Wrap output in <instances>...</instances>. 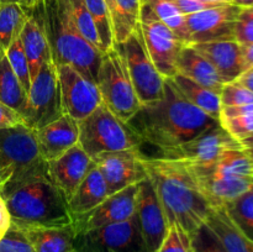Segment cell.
I'll return each mask as SVG.
<instances>
[{"label": "cell", "instance_id": "cell-19", "mask_svg": "<svg viewBox=\"0 0 253 252\" xmlns=\"http://www.w3.org/2000/svg\"><path fill=\"white\" fill-rule=\"evenodd\" d=\"M20 39L29 61L30 76L32 81L39 73L42 64L44 62L52 61L51 48L44 27L43 0H40L30 9L29 17L20 34Z\"/></svg>", "mask_w": 253, "mask_h": 252}, {"label": "cell", "instance_id": "cell-2", "mask_svg": "<svg viewBox=\"0 0 253 252\" xmlns=\"http://www.w3.org/2000/svg\"><path fill=\"white\" fill-rule=\"evenodd\" d=\"M0 195L6 204L11 225L17 227L73 224L66 197L49 178L48 162L46 167L10 178Z\"/></svg>", "mask_w": 253, "mask_h": 252}, {"label": "cell", "instance_id": "cell-23", "mask_svg": "<svg viewBox=\"0 0 253 252\" xmlns=\"http://www.w3.org/2000/svg\"><path fill=\"white\" fill-rule=\"evenodd\" d=\"M19 229L27 237L35 252H76L74 240L77 232L73 224L67 226H27Z\"/></svg>", "mask_w": 253, "mask_h": 252}, {"label": "cell", "instance_id": "cell-48", "mask_svg": "<svg viewBox=\"0 0 253 252\" xmlns=\"http://www.w3.org/2000/svg\"><path fill=\"white\" fill-rule=\"evenodd\" d=\"M232 5L239 7H250L253 6V0H230Z\"/></svg>", "mask_w": 253, "mask_h": 252}, {"label": "cell", "instance_id": "cell-16", "mask_svg": "<svg viewBox=\"0 0 253 252\" xmlns=\"http://www.w3.org/2000/svg\"><path fill=\"white\" fill-rule=\"evenodd\" d=\"M135 217L148 252H156L167 234L169 221L148 177L138 183Z\"/></svg>", "mask_w": 253, "mask_h": 252}, {"label": "cell", "instance_id": "cell-41", "mask_svg": "<svg viewBox=\"0 0 253 252\" xmlns=\"http://www.w3.org/2000/svg\"><path fill=\"white\" fill-rule=\"evenodd\" d=\"M19 125H25L24 116L19 111L0 101V130L15 127Z\"/></svg>", "mask_w": 253, "mask_h": 252}, {"label": "cell", "instance_id": "cell-8", "mask_svg": "<svg viewBox=\"0 0 253 252\" xmlns=\"http://www.w3.org/2000/svg\"><path fill=\"white\" fill-rule=\"evenodd\" d=\"M115 46L125 58L131 82L141 104L146 105L161 100L165 93L166 79L161 76L148 54L140 24L125 42L115 43Z\"/></svg>", "mask_w": 253, "mask_h": 252}, {"label": "cell", "instance_id": "cell-13", "mask_svg": "<svg viewBox=\"0 0 253 252\" xmlns=\"http://www.w3.org/2000/svg\"><path fill=\"white\" fill-rule=\"evenodd\" d=\"M145 156L141 148H132L103 153L93 158L105 179L109 195L130 185L138 184L141 180L147 178V172L143 165Z\"/></svg>", "mask_w": 253, "mask_h": 252}, {"label": "cell", "instance_id": "cell-5", "mask_svg": "<svg viewBox=\"0 0 253 252\" xmlns=\"http://www.w3.org/2000/svg\"><path fill=\"white\" fill-rule=\"evenodd\" d=\"M78 126L79 146L91 158L103 153L141 148L143 145L127 124L104 103L90 115L78 121Z\"/></svg>", "mask_w": 253, "mask_h": 252}, {"label": "cell", "instance_id": "cell-43", "mask_svg": "<svg viewBox=\"0 0 253 252\" xmlns=\"http://www.w3.org/2000/svg\"><path fill=\"white\" fill-rule=\"evenodd\" d=\"M12 173H14L12 166L0 155V192H1V189L4 188V185L9 182Z\"/></svg>", "mask_w": 253, "mask_h": 252}, {"label": "cell", "instance_id": "cell-49", "mask_svg": "<svg viewBox=\"0 0 253 252\" xmlns=\"http://www.w3.org/2000/svg\"><path fill=\"white\" fill-rule=\"evenodd\" d=\"M240 143H241V146L244 148H251V147H253V133H252V135L247 136V137L244 138V140L240 141Z\"/></svg>", "mask_w": 253, "mask_h": 252}, {"label": "cell", "instance_id": "cell-17", "mask_svg": "<svg viewBox=\"0 0 253 252\" xmlns=\"http://www.w3.org/2000/svg\"><path fill=\"white\" fill-rule=\"evenodd\" d=\"M138 184L130 185L125 189L106 197L103 203L73 220L76 232H85L108 225L126 221L135 215Z\"/></svg>", "mask_w": 253, "mask_h": 252}, {"label": "cell", "instance_id": "cell-14", "mask_svg": "<svg viewBox=\"0 0 253 252\" xmlns=\"http://www.w3.org/2000/svg\"><path fill=\"white\" fill-rule=\"evenodd\" d=\"M0 155L14 168L11 178L21 177L47 166L40 155L35 130L26 125L0 130Z\"/></svg>", "mask_w": 253, "mask_h": 252}, {"label": "cell", "instance_id": "cell-30", "mask_svg": "<svg viewBox=\"0 0 253 252\" xmlns=\"http://www.w3.org/2000/svg\"><path fill=\"white\" fill-rule=\"evenodd\" d=\"M219 123L237 141L253 133V104L221 108Z\"/></svg>", "mask_w": 253, "mask_h": 252}, {"label": "cell", "instance_id": "cell-25", "mask_svg": "<svg viewBox=\"0 0 253 252\" xmlns=\"http://www.w3.org/2000/svg\"><path fill=\"white\" fill-rule=\"evenodd\" d=\"M205 224L214 231L227 252H253V241L240 231L224 207L212 208Z\"/></svg>", "mask_w": 253, "mask_h": 252}, {"label": "cell", "instance_id": "cell-45", "mask_svg": "<svg viewBox=\"0 0 253 252\" xmlns=\"http://www.w3.org/2000/svg\"><path fill=\"white\" fill-rule=\"evenodd\" d=\"M236 82L253 93V67L252 68L246 69V71L236 79Z\"/></svg>", "mask_w": 253, "mask_h": 252}, {"label": "cell", "instance_id": "cell-44", "mask_svg": "<svg viewBox=\"0 0 253 252\" xmlns=\"http://www.w3.org/2000/svg\"><path fill=\"white\" fill-rule=\"evenodd\" d=\"M10 225H11V220H10L9 211H7L6 204H5L4 199L0 195V231L2 234L6 232V230L9 229Z\"/></svg>", "mask_w": 253, "mask_h": 252}, {"label": "cell", "instance_id": "cell-3", "mask_svg": "<svg viewBox=\"0 0 253 252\" xmlns=\"http://www.w3.org/2000/svg\"><path fill=\"white\" fill-rule=\"evenodd\" d=\"M143 165L169 224L179 225L193 236L207 222L212 207L189 170L179 162L146 156Z\"/></svg>", "mask_w": 253, "mask_h": 252}, {"label": "cell", "instance_id": "cell-1", "mask_svg": "<svg viewBox=\"0 0 253 252\" xmlns=\"http://www.w3.org/2000/svg\"><path fill=\"white\" fill-rule=\"evenodd\" d=\"M126 124L142 143L161 151L193 140L219 120L189 103L167 78L163 98L141 106Z\"/></svg>", "mask_w": 253, "mask_h": 252}, {"label": "cell", "instance_id": "cell-9", "mask_svg": "<svg viewBox=\"0 0 253 252\" xmlns=\"http://www.w3.org/2000/svg\"><path fill=\"white\" fill-rule=\"evenodd\" d=\"M138 24L146 48L157 71L165 79L173 78L177 74L178 56L187 43L163 24L145 2H141Z\"/></svg>", "mask_w": 253, "mask_h": 252}, {"label": "cell", "instance_id": "cell-27", "mask_svg": "<svg viewBox=\"0 0 253 252\" xmlns=\"http://www.w3.org/2000/svg\"><path fill=\"white\" fill-rule=\"evenodd\" d=\"M115 43H123L137 27L141 0H111L109 5Z\"/></svg>", "mask_w": 253, "mask_h": 252}, {"label": "cell", "instance_id": "cell-46", "mask_svg": "<svg viewBox=\"0 0 253 252\" xmlns=\"http://www.w3.org/2000/svg\"><path fill=\"white\" fill-rule=\"evenodd\" d=\"M242 49V57H244L245 66H246V69L252 68L253 67V43L250 44H244L241 46Z\"/></svg>", "mask_w": 253, "mask_h": 252}, {"label": "cell", "instance_id": "cell-4", "mask_svg": "<svg viewBox=\"0 0 253 252\" xmlns=\"http://www.w3.org/2000/svg\"><path fill=\"white\" fill-rule=\"evenodd\" d=\"M44 27L56 66L68 64L96 83L103 52L86 41L73 21L68 0H43Z\"/></svg>", "mask_w": 253, "mask_h": 252}, {"label": "cell", "instance_id": "cell-35", "mask_svg": "<svg viewBox=\"0 0 253 252\" xmlns=\"http://www.w3.org/2000/svg\"><path fill=\"white\" fill-rule=\"evenodd\" d=\"M6 56L9 59L10 64H11L12 69H14L15 74L17 76L19 81L21 82L22 86L25 90L29 93V89L31 86V76H30V66L29 61H27L26 53L22 47V42L20 36H17L9 48L6 49Z\"/></svg>", "mask_w": 253, "mask_h": 252}, {"label": "cell", "instance_id": "cell-38", "mask_svg": "<svg viewBox=\"0 0 253 252\" xmlns=\"http://www.w3.org/2000/svg\"><path fill=\"white\" fill-rule=\"evenodd\" d=\"M0 252H35L31 244L19 227L10 225L0 239Z\"/></svg>", "mask_w": 253, "mask_h": 252}, {"label": "cell", "instance_id": "cell-21", "mask_svg": "<svg viewBox=\"0 0 253 252\" xmlns=\"http://www.w3.org/2000/svg\"><path fill=\"white\" fill-rule=\"evenodd\" d=\"M192 46L214 66L225 84L235 82L246 71L241 44L235 40L203 42Z\"/></svg>", "mask_w": 253, "mask_h": 252}, {"label": "cell", "instance_id": "cell-53", "mask_svg": "<svg viewBox=\"0 0 253 252\" xmlns=\"http://www.w3.org/2000/svg\"><path fill=\"white\" fill-rule=\"evenodd\" d=\"M2 235H4V234H2V232L0 231V239H1V237H2Z\"/></svg>", "mask_w": 253, "mask_h": 252}, {"label": "cell", "instance_id": "cell-51", "mask_svg": "<svg viewBox=\"0 0 253 252\" xmlns=\"http://www.w3.org/2000/svg\"><path fill=\"white\" fill-rule=\"evenodd\" d=\"M245 151H246V152L249 153L250 157H251L252 160H253V147H251V148H245Z\"/></svg>", "mask_w": 253, "mask_h": 252}, {"label": "cell", "instance_id": "cell-20", "mask_svg": "<svg viewBox=\"0 0 253 252\" xmlns=\"http://www.w3.org/2000/svg\"><path fill=\"white\" fill-rule=\"evenodd\" d=\"M35 135L40 155L46 162H49L78 145V121L64 114L48 125L35 131Z\"/></svg>", "mask_w": 253, "mask_h": 252}, {"label": "cell", "instance_id": "cell-18", "mask_svg": "<svg viewBox=\"0 0 253 252\" xmlns=\"http://www.w3.org/2000/svg\"><path fill=\"white\" fill-rule=\"evenodd\" d=\"M93 167V158L78 143L61 157L49 161L48 174L54 185L66 197L67 202H69Z\"/></svg>", "mask_w": 253, "mask_h": 252}, {"label": "cell", "instance_id": "cell-40", "mask_svg": "<svg viewBox=\"0 0 253 252\" xmlns=\"http://www.w3.org/2000/svg\"><path fill=\"white\" fill-rule=\"evenodd\" d=\"M234 40L241 46L253 43V6L240 9L235 22Z\"/></svg>", "mask_w": 253, "mask_h": 252}, {"label": "cell", "instance_id": "cell-34", "mask_svg": "<svg viewBox=\"0 0 253 252\" xmlns=\"http://www.w3.org/2000/svg\"><path fill=\"white\" fill-rule=\"evenodd\" d=\"M69 6H71L72 17L76 24L77 29L79 30L84 39L88 42H90L95 48L99 51L104 52L103 44H101L100 37H99L98 31H96L95 24H94L93 19L90 16V12L86 9V5L84 0H68Z\"/></svg>", "mask_w": 253, "mask_h": 252}, {"label": "cell", "instance_id": "cell-31", "mask_svg": "<svg viewBox=\"0 0 253 252\" xmlns=\"http://www.w3.org/2000/svg\"><path fill=\"white\" fill-rule=\"evenodd\" d=\"M141 2L147 4L163 24L167 25L185 43L190 44L185 16L170 0H141Z\"/></svg>", "mask_w": 253, "mask_h": 252}, {"label": "cell", "instance_id": "cell-42", "mask_svg": "<svg viewBox=\"0 0 253 252\" xmlns=\"http://www.w3.org/2000/svg\"><path fill=\"white\" fill-rule=\"evenodd\" d=\"M170 1L178 7V10H179L184 16L195 14V12H199L202 11V10L210 9V7L219 6V5L209 4V2L204 1V0H170Z\"/></svg>", "mask_w": 253, "mask_h": 252}, {"label": "cell", "instance_id": "cell-6", "mask_svg": "<svg viewBox=\"0 0 253 252\" xmlns=\"http://www.w3.org/2000/svg\"><path fill=\"white\" fill-rule=\"evenodd\" d=\"M96 85L103 103L125 123L142 106L131 82L125 58L116 46L101 57Z\"/></svg>", "mask_w": 253, "mask_h": 252}, {"label": "cell", "instance_id": "cell-12", "mask_svg": "<svg viewBox=\"0 0 253 252\" xmlns=\"http://www.w3.org/2000/svg\"><path fill=\"white\" fill-rule=\"evenodd\" d=\"M56 67L64 114L77 121L83 120L103 103L98 85L72 66L58 64Z\"/></svg>", "mask_w": 253, "mask_h": 252}, {"label": "cell", "instance_id": "cell-22", "mask_svg": "<svg viewBox=\"0 0 253 252\" xmlns=\"http://www.w3.org/2000/svg\"><path fill=\"white\" fill-rule=\"evenodd\" d=\"M177 74L185 77L208 89L221 93L224 81L216 69L205 57H203L192 44L182 48L177 59Z\"/></svg>", "mask_w": 253, "mask_h": 252}, {"label": "cell", "instance_id": "cell-29", "mask_svg": "<svg viewBox=\"0 0 253 252\" xmlns=\"http://www.w3.org/2000/svg\"><path fill=\"white\" fill-rule=\"evenodd\" d=\"M31 7L15 2L0 4V48L6 51L11 42L20 36Z\"/></svg>", "mask_w": 253, "mask_h": 252}, {"label": "cell", "instance_id": "cell-26", "mask_svg": "<svg viewBox=\"0 0 253 252\" xmlns=\"http://www.w3.org/2000/svg\"><path fill=\"white\" fill-rule=\"evenodd\" d=\"M172 82L177 90L187 99L189 103L197 106L202 111L207 113L211 118L219 120L221 114V100L220 94L208 89L180 74H175L173 78H168Z\"/></svg>", "mask_w": 253, "mask_h": 252}, {"label": "cell", "instance_id": "cell-37", "mask_svg": "<svg viewBox=\"0 0 253 252\" xmlns=\"http://www.w3.org/2000/svg\"><path fill=\"white\" fill-rule=\"evenodd\" d=\"M220 100H221L222 108L249 105V104H253V93L235 81L231 83H226L222 86Z\"/></svg>", "mask_w": 253, "mask_h": 252}, {"label": "cell", "instance_id": "cell-33", "mask_svg": "<svg viewBox=\"0 0 253 252\" xmlns=\"http://www.w3.org/2000/svg\"><path fill=\"white\" fill-rule=\"evenodd\" d=\"M84 2L95 24L104 52L109 51L115 46V41H114L110 11H109L105 0H84Z\"/></svg>", "mask_w": 253, "mask_h": 252}, {"label": "cell", "instance_id": "cell-11", "mask_svg": "<svg viewBox=\"0 0 253 252\" xmlns=\"http://www.w3.org/2000/svg\"><path fill=\"white\" fill-rule=\"evenodd\" d=\"M76 252H148L135 215L126 221L78 232Z\"/></svg>", "mask_w": 253, "mask_h": 252}, {"label": "cell", "instance_id": "cell-10", "mask_svg": "<svg viewBox=\"0 0 253 252\" xmlns=\"http://www.w3.org/2000/svg\"><path fill=\"white\" fill-rule=\"evenodd\" d=\"M237 148L244 147L219 123L183 145L158 151L155 157L190 166H210L226 151Z\"/></svg>", "mask_w": 253, "mask_h": 252}, {"label": "cell", "instance_id": "cell-47", "mask_svg": "<svg viewBox=\"0 0 253 252\" xmlns=\"http://www.w3.org/2000/svg\"><path fill=\"white\" fill-rule=\"evenodd\" d=\"M40 0H0V4H6V2H15V4L22 5V6L31 7L36 5Z\"/></svg>", "mask_w": 253, "mask_h": 252}, {"label": "cell", "instance_id": "cell-39", "mask_svg": "<svg viewBox=\"0 0 253 252\" xmlns=\"http://www.w3.org/2000/svg\"><path fill=\"white\" fill-rule=\"evenodd\" d=\"M194 252H227L216 235L204 224L192 236Z\"/></svg>", "mask_w": 253, "mask_h": 252}, {"label": "cell", "instance_id": "cell-52", "mask_svg": "<svg viewBox=\"0 0 253 252\" xmlns=\"http://www.w3.org/2000/svg\"><path fill=\"white\" fill-rule=\"evenodd\" d=\"M105 2H106V5H108V7H109V5H110L111 0H105Z\"/></svg>", "mask_w": 253, "mask_h": 252}, {"label": "cell", "instance_id": "cell-50", "mask_svg": "<svg viewBox=\"0 0 253 252\" xmlns=\"http://www.w3.org/2000/svg\"><path fill=\"white\" fill-rule=\"evenodd\" d=\"M204 1L209 2V4H214V5H222V4H231L230 0H204Z\"/></svg>", "mask_w": 253, "mask_h": 252}, {"label": "cell", "instance_id": "cell-28", "mask_svg": "<svg viewBox=\"0 0 253 252\" xmlns=\"http://www.w3.org/2000/svg\"><path fill=\"white\" fill-rule=\"evenodd\" d=\"M0 101L22 115L27 103V91L15 74L6 51L0 48Z\"/></svg>", "mask_w": 253, "mask_h": 252}, {"label": "cell", "instance_id": "cell-24", "mask_svg": "<svg viewBox=\"0 0 253 252\" xmlns=\"http://www.w3.org/2000/svg\"><path fill=\"white\" fill-rule=\"evenodd\" d=\"M108 185L98 167L94 163V167L89 170L86 177L76 190L73 197L68 202V209L72 219L83 216L84 214L93 210L108 197Z\"/></svg>", "mask_w": 253, "mask_h": 252}, {"label": "cell", "instance_id": "cell-36", "mask_svg": "<svg viewBox=\"0 0 253 252\" xmlns=\"http://www.w3.org/2000/svg\"><path fill=\"white\" fill-rule=\"evenodd\" d=\"M156 252H194L193 239L179 225L169 224L167 234Z\"/></svg>", "mask_w": 253, "mask_h": 252}, {"label": "cell", "instance_id": "cell-7", "mask_svg": "<svg viewBox=\"0 0 253 252\" xmlns=\"http://www.w3.org/2000/svg\"><path fill=\"white\" fill-rule=\"evenodd\" d=\"M64 115L57 67L52 61L44 62L31 81L27 103L22 113L25 125L39 130Z\"/></svg>", "mask_w": 253, "mask_h": 252}, {"label": "cell", "instance_id": "cell-32", "mask_svg": "<svg viewBox=\"0 0 253 252\" xmlns=\"http://www.w3.org/2000/svg\"><path fill=\"white\" fill-rule=\"evenodd\" d=\"M224 208L240 231L253 241V187Z\"/></svg>", "mask_w": 253, "mask_h": 252}, {"label": "cell", "instance_id": "cell-15", "mask_svg": "<svg viewBox=\"0 0 253 252\" xmlns=\"http://www.w3.org/2000/svg\"><path fill=\"white\" fill-rule=\"evenodd\" d=\"M241 7L232 4L202 10L185 16L190 44L234 40L236 17Z\"/></svg>", "mask_w": 253, "mask_h": 252}]
</instances>
